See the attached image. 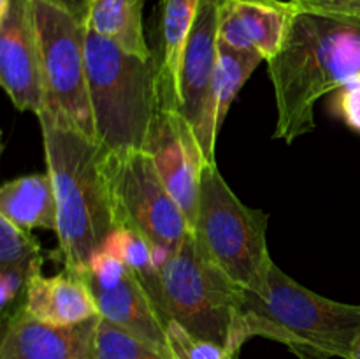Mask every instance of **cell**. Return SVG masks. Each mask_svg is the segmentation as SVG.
Segmentation results:
<instances>
[{
    "label": "cell",
    "instance_id": "obj_20",
    "mask_svg": "<svg viewBox=\"0 0 360 359\" xmlns=\"http://www.w3.org/2000/svg\"><path fill=\"white\" fill-rule=\"evenodd\" d=\"M101 250L112 253L118 257L127 267L136 273L141 284L146 287L148 294L153 298L155 306H157L158 313H164V289H162V275L160 267L155 264L153 260V248H151L150 241L139 234L134 229L127 227V225H118L115 231L109 234L105 239L104 246ZM164 320V319H162ZM165 326V324H164Z\"/></svg>",
    "mask_w": 360,
    "mask_h": 359
},
{
    "label": "cell",
    "instance_id": "obj_11",
    "mask_svg": "<svg viewBox=\"0 0 360 359\" xmlns=\"http://www.w3.org/2000/svg\"><path fill=\"white\" fill-rule=\"evenodd\" d=\"M0 84L14 108L41 115L44 99L34 0H0Z\"/></svg>",
    "mask_w": 360,
    "mask_h": 359
},
{
    "label": "cell",
    "instance_id": "obj_4",
    "mask_svg": "<svg viewBox=\"0 0 360 359\" xmlns=\"http://www.w3.org/2000/svg\"><path fill=\"white\" fill-rule=\"evenodd\" d=\"M86 74L98 143L116 155L146 150L160 111L153 60L86 27Z\"/></svg>",
    "mask_w": 360,
    "mask_h": 359
},
{
    "label": "cell",
    "instance_id": "obj_24",
    "mask_svg": "<svg viewBox=\"0 0 360 359\" xmlns=\"http://www.w3.org/2000/svg\"><path fill=\"white\" fill-rule=\"evenodd\" d=\"M333 109L352 130L360 134V77L334 92Z\"/></svg>",
    "mask_w": 360,
    "mask_h": 359
},
{
    "label": "cell",
    "instance_id": "obj_16",
    "mask_svg": "<svg viewBox=\"0 0 360 359\" xmlns=\"http://www.w3.org/2000/svg\"><path fill=\"white\" fill-rule=\"evenodd\" d=\"M20 306L35 319L53 326H76L101 317L86 282L69 270L55 277L34 275L28 280Z\"/></svg>",
    "mask_w": 360,
    "mask_h": 359
},
{
    "label": "cell",
    "instance_id": "obj_26",
    "mask_svg": "<svg viewBox=\"0 0 360 359\" xmlns=\"http://www.w3.org/2000/svg\"><path fill=\"white\" fill-rule=\"evenodd\" d=\"M306 13L334 18L360 16V0H290Z\"/></svg>",
    "mask_w": 360,
    "mask_h": 359
},
{
    "label": "cell",
    "instance_id": "obj_9",
    "mask_svg": "<svg viewBox=\"0 0 360 359\" xmlns=\"http://www.w3.org/2000/svg\"><path fill=\"white\" fill-rule=\"evenodd\" d=\"M224 4L225 0H199L179 70V113L195 132L210 164L217 162L213 81Z\"/></svg>",
    "mask_w": 360,
    "mask_h": 359
},
{
    "label": "cell",
    "instance_id": "obj_25",
    "mask_svg": "<svg viewBox=\"0 0 360 359\" xmlns=\"http://www.w3.org/2000/svg\"><path fill=\"white\" fill-rule=\"evenodd\" d=\"M30 275L18 267H0V308L4 320L11 315V306L18 301L21 292L27 289Z\"/></svg>",
    "mask_w": 360,
    "mask_h": 359
},
{
    "label": "cell",
    "instance_id": "obj_17",
    "mask_svg": "<svg viewBox=\"0 0 360 359\" xmlns=\"http://www.w3.org/2000/svg\"><path fill=\"white\" fill-rule=\"evenodd\" d=\"M0 217L25 231H58V206L49 172L9 180L0 189Z\"/></svg>",
    "mask_w": 360,
    "mask_h": 359
},
{
    "label": "cell",
    "instance_id": "obj_27",
    "mask_svg": "<svg viewBox=\"0 0 360 359\" xmlns=\"http://www.w3.org/2000/svg\"><path fill=\"white\" fill-rule=\"evenodd\" d=\"M44 2H49L53 4V6L60 7V9L67 11V13L72 14L77 21L86 25L91 0H44Z\"/></svg>",
    "mask_w": 360,
    "mask_h": 359
},
{
    "label": "cell",
    "instance_id": "obj_2",
    "mask_svg": "<svg viewBox=\"0 0 360 359\" xmlns=\"http://www.w3.org/2000/svg\"><path fill=\"white\" fill-rule=\"evenodd\" d=\"M267 74L278 111L273 137L292 144L315 130L319 99L360 77V27L297 9Z\"/></svg>",
    "mask_w": 360,
    "mask_h": 359
},
{
    "label": "cell",
    "instance_id": "obj_18",
    "mask_svg": "<svg viewBox=\"0 0 360 359\" xmlns=\"http://www.w3.org/2000/svg\"><path fill=\"white\" fill-rule=\"evenodd\" d=\"M144 0H91L88 30L109 39L127 53L151 60L143 23Z\"/></svg>",
    "mask_w": 360,
    "mask_h": 359
},
{
    "label": "cell",
    "instance_id": "obj_1",
    "mask_svg": "<svg viewBox=\"0 0 360 359\" xmlns=\"http://www.w3.org/2000/svg\"><path fill=\"white\" fill-rule=\"evenodd\" d=\"M46 165L58 206V250L65 267L84 273L118 227L111 180V151L42 109Z\"/></svg>",
    "mask_w": 360,
    "mask_h": 359
},
{
    "label": "cell",
    "instance_id": "obj_5",
    "mask_svg": "<svg viewBox=\"0 0 360 359\" xmlns=\"http://www.w3.org/2000/svg\"><path fill=\"white\" fill-rule=\"evenodd\" d=\"M267 225L269 215L246 206L217 162L204 165L193 238L232 284L255 294L266 289L274 264L267 248Z\"/></svg>",
    "mask_w": 360,
    "mask_h": 359
},
{
    "label": "cell",
    "instance_id": "obj_19",
    "mask_svg": "<svg viewBox=\"0 0 360 359\" xmlns=\"http://www.w3.org/2000/svg\"><path fill=\"white\" fill-rule=\"evenodd\" d=\"M264 62L262 56L250 49H236L218 39V62L213 81L214 127L220 134L236 95L241 92L253 70Z\"/></svg>",
    "mask_w": 360,
    "mask_h": 359
},
{
    "label": "cell",
    "instance_id": "obj_22",
    "mask_svg": "<svg viewBox=\"0 0 360 359\" xmlns=\"http://www.w3.org/2000/svg\"><path fill=\"white\" fill-rule=\"evenodd\" d=\"M42 264L44 256L37 238L0 217V267H18L34 277L42 273Z\"/></svg>",
    "mask_w": 360,
    "mask_h": 359
},
{
    "label": "cell",
    "instance_id": "obj_28",
    "mask_svg": "<svg viewBox=\"0 0 360 359\" xmlns=\"http://www.w3.org/2000/svg\"><path fill=\"white\" fill-rule=\"evenodd\" d=\"M352 359H360V329L357 338H355V345H354V352H352Z\"/></svg>",
    "mask_w": 360,
    "mask_h": 359
},
{
    "label": "cell",
    "instance_id": "obj_3",
    "mask_svg": "<svg viewBox=\"0 0 360 359\" xmlns=\"http://www.w3.org/2000/svg\"><path fill=\"white\" fill-rule=\"evenodd\" d=\"M360 329V305L309 291L273 264L260 294L241 289L231 351L241 354L250 338L285 345L297 359H352Z\"/></svg>",
    "mask_w": 360,
    "mask_h": 359
},
{
    "label": "cell",
    "instance_id": "obj_29",
    "mask_svg": "<svg viewBox=\"0 0 360 359\" xmlns=\"http://www.w3.org/2000/svg\"><path fill=\"white\" fill-rule=\"evenodd\" d=\"M343 20L350 21V23L357 25V27H360V16H354V18H343Z\"/></svg>",
    "mask_w": 360,
    "mask_h": 359
},
{
    "label": "cell",
    "instance_id": "obj_21",
    "mask_svg": "<svg viewBox=\"0 0 360 359\" xmlns=\"http://www.w3.org/2000/svg\"><path fill=\"white\" fill-rule=\"evenodd\" d=\"M94 359H174L101 317L94 338Z\"/></svg>",
    "mask_w": 360,
    "mask_h": 359
},
{
    "label": "cell",
    "instance_id": "obj_10",
    "mask_svg": "<svg viewBox=\"0 0 360 359\" xmlns=\"http://www.w3.org/2000/svg\"><path fill=\"white\" fill-rule=\"evenodd\" d=\"M81 277L90 287L102 319L171 354L164 320L153 298L118 257L98 250Z\"/></svg>",
    "mask_w": 360,
    "mask_h": 359
},
{
    "label": "cell",
    "instance_id": "obj_13",
    "mask_svg": "<svg viewBox=\"0 0 360 359\" xmlns=\"http://www.w3.org/2000/svg\"><path fill=\"white\" fill-rule=\"evenodd\" d=\"M98 322L101 317L76 326H53L18 306L4 322L0 359H94Z\"/></svg>",
    "mask_w": 360,
    "mask_h": 359
},
{
    "label": "cell",
    "instance_id": "obj_23",
    "mask_svg": "<svg viewBox=\"0 0 360 359\" xmlns=\"http://www.w3.org/2000/svg\"><path fill=\"white\" fill-rule=\"evenodd\" d=\"M165 336L174 359H239L231 348L195 336L176 320L165 322Z\"/></svg>",
    "mask_w": 360,
    "mask_h": 359
},
{
    "label": "cell",
    "instance_id": "obj_8",
    "mask_svg": "<svg viewBox=\"0 0 360 359\" xmlns=\"http://www.w3.org/2000/svg\"><path fill=\"white\" fill-rule=\"evenodd\" d=\"M111 180L118 225L143 234L162 267L192 236V225L162 182L150 151H111Z\"/></svg>",
    "mask_w": 360,
    "mask_h": 359
},
{
    "label": "cell",
    "instance_id": "obj_14",
    "mask_svg": "<svg viewBox=\"0 0 360 359\" xmlns=\"http://www.w3.org/2000/svg\"><path fill=\"white\" fill-rule=\"evenodd\" d=\"M295 14L297 7L290 0H225L218 39L269 62L285 44Z\"/></svg>",
    "mask_w": 360,
    "mask_h": 359
},
{
    "label": "cell",
    "instance_id": "obj_6",
    "mask_svg": "<svg viewBox=\"0 0 360 359\" xmlns=\"http://www.w3.org/2000/svg\"><path fill=\"white\" fill-rule=\"evenodd\" d=\"M164 324L176 320L204 340L231 348L241 289L204 253L193 232L160 267Z\"/></svg>",
    "mask_w": 360,
    "mask_h": 359
},
{
    "label": "cell",
    "instance_id": "obj_12",
    "mask_svg": "<svg viewBox=\"0 0 360 359\" xmlns=\"http://www.w3.org/2000/svg\"><path fill=\"white\" fill-rule=\"evenodd\" d=\"M146 151L153 157L162 182L186 215L193 231L202 169L210 162L185 116L176 109H160Z\"/></svg>",
    "mask_w": 360,
    "mask_h": 359
},
{
    "label": "cell",
    "instance_id": "obj_15",
    "mask_svg": "<svg viewBox=\"0 0 360 359\" xmlns=\"http://www.w3.org/2000/svg\"><path fill=\"white\" fill-rule=\"evenodd\" d=\"M199 0H158L153 14L151 60L160 109L179 111V70Z\"/></svg>",
    "mask_w": 360,
    "mask_h": 359
},
{
    "label": "cell",
    "instance_id": "obj_7",
    "mask_svg": "<svg viewBox=\"0 0 360 359\" xmlns=\"http://www.w3.org/2000/svg\"><path fill=\"white\" fill-rule=\"evenodd\" d=\"M44 108L97 139L86 74V25L44 0H34Z\"/></svg>",
    "mask_w": 360,
    "mask_h": 359
}]
</instances>
